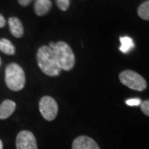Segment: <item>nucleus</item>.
Listing matches in <instances>:
<instances>
[{
  "instance_id": "nucleus-9",
  "label": "nucleus",
  "mask_w": 149,
  "mask_h": 149,
  "mask_svg": "<svg viewBox=\"0 0 149 149\" xmlns=\"http://www.w3.org/2000/svg\"><path fill=\"white\" fill-rule=\"evenodd\" d=\"M16 109V103L6 100L0 104V119H6L13 113Z\"/></svg>"
},
{
  "instance_id": "nucleus-8",
  "label": "nucleus",
  "mask_w": 149,
  "mask_h": 149,
  "mask_svg": "<svg viewBox=\"0 0 149 149\" xmlns=\"http://www.w3.org/2000/svg\"><path fill=\"white\" fill-rule=\"evenodd\" d=\"M8 27L13 37L20 38L24 34V28L21 20L16 17H12L8 19Z\"/></svg>"
},
{
  "instance_id": "nucleus-7",
  "label": "nucleus",
  "mask_w": 149,
  "mask_h": 149,
  "mask_svg": "<svg viewBox=\"0 0 149 149\" xmlns=\"http://www.w3.org/2000/svg\"><path fill=\"white\" fill-rule=\"evenodd\" d=\"M72 149H100L95 141L88 136H79L72 143Z\"/></svg>"
},
{
  "instance_id": "nucleus-19",
  "label": "nucleus",
  "mask_w": 149,
  "mask_h": 149,
  "mask_svg": "<svg viewBox=\"0 0 149 149\" xmlns=\"http://www.w3.org/2000/svg\"><path fill=\"white\" fill-rule=\"evenodd\" d=\"M0 149H3V143L1 140H0Z\"/></svg>"
},
{
  "instance_id": "nucleus-4",
  "label": "nucleus",
  "mask_w": 149,
  "mask_h": 149,
  "mask_svg": "<svg viewBox=\"0 0 149 149\" xmlns=\"http://www.w3.org/2000/svg\"><path fill=\"white\" fill-rule=\"evenodd\" d=\"M119 80L123 85L137 91H143L147 88V81L139 73L126 70L119 74Z\"/></svg>"
},
{
  "instance_id": "nucleus-16",
  "label": "nucleus",
  "mask_w": 149,
  "mask_h": 149,
  "mask_svg": "<svg viewBox=\"0 0 149 149\" xmlns=\"http://www.w3.org/2000/svg\"><path fill=\"white\" fill-rule=\"evenodd\" d=\"M141 100L140 99H130L126 100V104L129 106H138L141 104Z\"/></svg>"
},
{
  "instance_id": "nucleus-1",
  "label": "nucleus",
  "mask_w": 149,
  "mask_h": 149,
  "mask_svg": "<svg viewBox=\"0 0 149 149\" xmlns=\"http://www.w3.org/2000/svg\"><path fill=\"white\" fill-rule=\"evenodd\" d=\"M37 61L39 68L48 76H58L61 72L54 56L53 51L48 46H42L38 49Z\"/></svg>"
},
{
  "instance_id": "nucleus-12",
  "label": "nucleus",
  "mask_w": 149,
  "mask_h": 149,
  "mask_svg": "<svg viewBox=\"0 0 149 149\" xmlns=\"http://www.w3.org/2000/svg\"><path fill=\"white\" fill-rule=\"evenodd\" d=\"M120 51L123 53H128L134 47V43L133 39L129 37H120Z\"/></svg>"
},
{
  "instance_id": "nucleus-17",
  "label": "nucleus",
  "mask_w": 149,
  "mask_h": 149,
  "mask_svg": "<svg viewBox=\"0 0 149 149\" xmlns=\"http://www.w3.org/2000/svg\"><path fill=\"white\" fill-rule=\"evenodd\" d=\"M32 0H18V3L22 7H27L32 3Z\"/></svg>"
},
{
  "instance_id": "nucleus-20",
  "label": "nucleus",
  "mask_w": 149,
  "mask_h": 149,
  "mask_svg": "<svg viewBox=\"0 0 149 149\" xmlns=\"http://www.w3.org/2000/svg\"><path fill=\"white\" fill-rule=\"evenodd\" d=\"M0 65H1V58H0Z\"/></svg>"
},
{
  "instance_id": "nucleus-10",
  "label": "nucleus",
  "mask_w": 149,
  "mask_h": 149,
  "mask_svg": "<svg viewBox=\"0 0 149 149\" xmlns=\"http://www.w3.org/2000/svg\"><path fill=\"white\" fill-rule=\"evenodd\" d=\"M51 0H36L34 4V11L37 16H44L52 8Z\"/></svg>"
},
{
  "instance_id": "nucleus-6",
  "label": "nucleus",
  "mask_w": 149,
  "mask_h": 149,
  "mask_svg": "<svg viewBox=\"0 0 149 149\" xmlns=\"http://www.w3.org/2000/svg\"><path fill=\"white\" fill-rule=\"evenodd\" d=\"M17 149H37V140L33 133L27 130L19 132L16 139Z\"/></svg>"
},
{
  "instance_id": "nucleus-3",
  "label": "nucleus",
  "mask_w": 149,
  "mask_h": 149,
  "mask_svg": "<svg viewBox=\"0 0 149 149\" xmlns=\"http://www.w3.org/2000/svg\"><path fill=\"white\" fill-rule=\"evenodd\" d=\"M5 82L8 89L13 91H19L24 88L26 75L19 65L11 63L6 67Z\"/></svg>"
},
{
  "instance_id": "nucleus-2",
  "label": "nucleus",
  "mask_w": 149,
  "mask_h": 149,
  "mask_svg": "<svg viewBox=\"0 0 149 149\" xmlns=\"http://www.w3.org/2000/svg\"><path fill=\"white\" fill-rule=\"evenodd\" d=\"M54 56L61 70H70L75 64V56L71 47L65 42H56L52 48Z\"/></svg>"
},
{
  "instance_id": "nucleus-13",
  "label": "nucleus",
  "mask_w": 149,
  "mask_h": 149,
  "mask_svg": "<svg viewBox=\"0 0 149 149\" xmlns=\"http://www.w3.org/2000/svg\"><path fill=\"white\" fill-rule=\"evenodd\" d=\"M138 15L143 20L149 21V0L141 3L138 8Z\"/></svg>"
},
{
  "instance_id": "nucleus-18",
  "label": "nucleus",
  "mask_w": 149,
  "mask_h": 149,
  "mask_svg": "<svg viewBox=\"0 0 149 149\" xmlns=\"http://www.w3.org/2000/svg\"><path fill=\"white\" fill-rule=\"evenodd\" d=\"M6 25V20L4 18V17L3 16L2 14H0V28L5 27Z\"/></svg>"
},
{
  "instance_id": "nucleus-11",
  "label": "nucleus",
  "mask_w": 149,
  "mask_h": 149,
  "mask_svg": "<svg viewBox=\"0 0 149 149\" xmlns=\"http://www.w3.org/2000/svg\"><path fill=\"white\" fill-rule=\"evenodd\" d=\"M0 51L6 55H14L16 52L13 44L6 38L0 39Z\"/></svg>"
},
{
  "instance_id": "nucleus-15",
  "label": "nucleus",
  "mask_w": 149,
  "mask_h": 149,
  "mask_svg": "<svg viewBox=\"0 0 149 149\" xmlns=\"http://www.w3.org/2000/svg\"><path fill=\"white\" fill-rule=\"evenodd\" d=\"M140 106H141V110L143 111L144 114L149 117V100L142 102Z\"/></svg>"
},
{
  "instance_id": "nucleus-14",
  "label": "nucleus",
  "mask_w": 149,
  "mask_h": 149,
  "mask_svg": "<svg viewBox=\"0 0 149 149\" xmlns=\"http://www.w3.org/2000/svg\"><path fill=\"white\" fill-rule=\"evenodd\" d=\"M56 4L61 11H66L70 7V0H56Z\"/></svg>"
},
{
  "instance_id": "nucleus-5",
  "label": "nucleus",
  "mask_w": 149,
  "mask_h": 149,
  "mask_svg": "<svg viewBox=\"0 0 149 149\" xmlns=\"http://www.w3.org/2000/svg\"><path fill=\"white\" fill-rule=\"evenodd\" d=\"M39 110L47 121L54 120L58 113V104L51 96H43L39 102Z\"/></svg>"
}]
</instances>
